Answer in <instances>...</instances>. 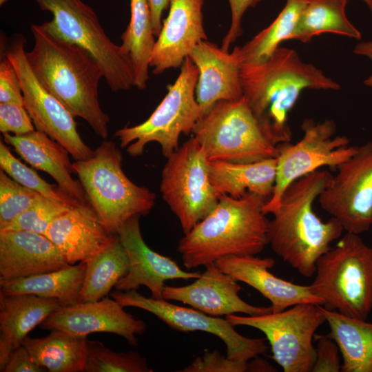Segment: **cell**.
I'll return each instance as SVG.
<instances>
[{"label": "cell", "instance_id": "1", "mask_svg": "<svg viewBox=\"0 0 372 372\" xmlns=\"http://www.w3.org/2000/svg\"><path fill=\"white\" fill-rule=\"evenodd\" d=\"M30 30L34 45L25 54L38 81L74 118H83L107 139L110 118L99 101L103 73L97 61L83 48L51 34L43 23Z\"/></svg>", "mask_w": 372, "mask_h": 372}, {"label": "cell", "instance_id": "2", "mask_svg": "<svg viewBox=\"0 0 372 372\" xmlns=\"http://www.w3.org/2000/svg\"><path fill=\"white\" fill-rule=\"evenodd\" d=\"M333 175L318 169L291 183L268 225V243L274 253L302 276L312 277L318 259L344 230L335 218L322 221L313 203L329 185Z\"/></svg>", "mask_w": 372, "mask_h": 372}, {"label": "cell", "instance_id": "3", "mask_svg": "<svg viewBox=\"0 0 372 372\" xmlns=\"http://www.w3.org/2000/svg\"><path fill=\"white\" fill-rule=\"evenodd\" d=\"M243 96L264 127L280 144L289 143V114L305 89L333 90L340 84L293 49L278 48L265 62L240 65Z\"/></svg>", "mask_w": 372, "mask_h": 372}, {"label": "cell", "instance_id": "4", "mask_svg": "<svg viewBox=\"0 0 372 372\" xmlns=\"http://www.w3.org/2000/svg\"><path fill=\"white\" fill-rule=\"evenodd\" d=\"M267 201L251 192L239 198L220 195L214 209L179 240L183 265L191 269L227 256L260 253L269 244Z\"/></svg>", "mask_w": 372, "mask_h": 372}, {"label": "cell", "instance_id": "5", "mask_svg": "<svg viewBox=\"0 0 372 372\" xmlns=\"http://www.w3.org/2000/svg\"><path fill=\"white\" fill-rule=\"evenodd\" d=\"M122 158L116 144L103 139L92 157L72 163L87 202L112 234L131 218L147 214L156 200L154 192L127 178Z\"/></svg>", "mask_w": 372, "mask_h": 372}, {"label": "cell", "instance_id": "6", "mask_svg": "<svg viewBox=\"0 0 372 372\" xmlns=\"http://www.w3.org/2000/svg\"><path fill=\"white\" fill-rule=\"evenodd\" d=\"M309 287L323 307L366 320L372 309V247L347 232L318 260Z\"/></svg>", "mask_w": 372, "mask_h": 372}, {"label": "cell", "instance_id": "7", "mask_svg": "<svg viewBox=\"0 0 372 372\" xmlns=\"http://www.w3.org/2000/svg\"><path fill=\"white\" fill-rule=\"evenodd\" d=\"M192 133L209 161L248 163L277 158L282 145L264 127L244 96L217 102Z\"/></svg>", "mask_w": 372, "mask_h": 372}, {"label": "cell", "instance_id": "8", "mask_svg": "<svg viewBox=\"0 0 372 372\" xmlns=\"http://www.w3.org/2000/svg\"><path fill=\"white\" fill-rule=\"evenodd\" d=\"M8 0H0L2 5ZM52 19L43 23L53 35L88 52L101 67L113 92L134 86L131 61L121 45L110 39L94 10L82 0H34Z\"/></svg>", "mask_w": 372, "mask_h": 372}, {"label": "cell", "instance_id": "9", "mask_svg": "<svg viewBox=\"0 0 372 372\" xmlns=\"http://www.w3.org/2000/svg\"><path fill=\"white\" fill-rule=\"evenodd\" d=\"M199 70L189 56L185 58L174 84L150 116L143 123L125 126L114 136L120 146L132 156L143 153L149 143H158L167 158L178 147L181 134L192 133L202 112L196 98Z\"/></svg>", "mask_w": 372, "mask_h": 372}, {"label": "cell", "instance_id": "10", "mask_svg": "<svg viewBox=\"0 0 372 372\" xmlns=\"http://www.w3.org/2000/svg\"><path fill=\"white\" fill-rule=\"evenodd\" d=\"M167 158L160 190L185 234L214 209L220 196L211 182L205 149L194 136Z\"/></svg>", "mask_w": 372, "mask_h": 372}, {"label": "cell", "instance_id": "11", "mask_svg": "<svg viewBox=\"0 0 372 372\" xmlns=\"http://www.w3.org/2000/svg\"><path fill=\"white\" fill-rule=\"evenodd\" d=\"M225 319L235 326H248L262 331L268 340L273 359L285 372L312 371L316 330L326 322L322 305L300 303L278 312L256 316L231 314Z\"/></svg>", "mask_w": 372, "mask_h": 372}, {"label": "cell", "instance_id": "12", "mask_svg": "<svg viewBox=\"0 0 372 372\" xmlns=\"http://www.w3.org/2000/svg\"><path fill=\"white\" fill-rule=\"evenodd\" d=\"M302 129L303 136L298 142L280 146L273 191L263 208L266 214L276 211L283 192L291 183L324 166L338 168L358 149V146L349 145L347 136L335 135L337 126L331 119L316 122L307 118Z\"/></svg>", "mask_w": 372, "mask_h": 372}, {"label": "cell", "instance_id": "13", "mask_svg": "<svg viewBox=\"0 0 372 372\" xmlns=\"http://www.w3.org/2000/svg\"><path fill=\"white\" fill-rule=\"evenodd\" d=\"M25 39L21 34L10 39L1 36L0 54L14 65L21 83L24 107L37 130L46 134L63 146L76 161L94 154L82 140L74 117L38 81L26 56Z\"/></svg>", "mask_w": 372, "mask_h": 372}, {"label": "cell", "instance_id": "14", "mask_svg": "<svg viewBox=\"0 0 372 372\" xmlns=\"http://www.w3.org/2000/svg\"><path fill=\"white\" fill-rule=\"evenodd\" d=\"M337 169L320 205L347 232H366L372 226V141L358 146Z\"/></svg>", "mask_w": 372, "mask_h": 372}, {"label": "cell", "instance_id": "15", "mask_svg": "<svg viewBox=\"0 0 372 372\" xmlns=\"http://www.w3.org/2000/svg\"><path fill=\"white\" fill-rule=\"evenodd\" d=\"M111 297L123 307L139 308L156 316L169 327L179 331H205L219 338L227 348V358L249 361L265 354L267 345L262 338H250L240 335L225 318L208 316L194 308H187L165 299L145 297L136 290H115Z\"/></svg>", "mask_w": 372, "mask_h": 372}, {"label": "cell", "instance_id": "16", "mask_svg": "<svg viewBox=\"0 0 372 372\" xmlns=\"http://www.w3.org/2000/svg\"><path fill=\"white\" fill-rule=\"evenodd\" d=\"M40 327L79 336L96 332L111 333L123 337L130 345L136 346V335L145 331L146 324L125 311L116 300L105 296L95 302L61 306L40 324Z\"/></svg>", "mask_w": 372, "mask_h": 372}, {"label": "cell", "instance_id": "17", "mask_svg": "<svg viewBox=\"0 0 372 372\" xmlns=\"http://www.w3.org/2000/svg\"><path fill=\"white\" fill-rule=\"evenodd\" d=\"M140 216L131 218L118 230L117 235L127 254L130 266L127 274L117 282L115 289L127 291L136 290L143 285L149 289L152 298L163 299L166 281L195 279L200 273L184 271L171 258L150 249L141 234Z\"/></svg>", "mask_w": 372, "mask_h": 372}, {"label": "cell", "instance_id": "18", "mask_svg": "<svg viewBox=\"0 0 372 372\" xmlns=\"http://www.w3.org/2000/svg\"><path fill=\"white\" fill-rule=\"evenodd\" d=\"M187 285H165L163 298L189 305L208 316L219 317L236 313L256 316L271 312V307H256L239 296L242 288L231 276L221 271L214 262Z\"/></svg>", "mask_w": 372, "mask_h": 372}, {"label": "cell", "instance_id": "19", "mask_svg": "<svg viewBox=\"0 0 372 372\" xmlns=\"http://www.w3.org/2000/svg\"><path fill=\"white\" fill-rule=\"evenodd\" d=\"M203 0H170L150 60L154 74L181 66L201 41L207 40L203 21Z\"/></svg>", "mask_w": 372, "mask_h": 372}, {"label": "cell", "instance_id": "20", "mask_svg": "<svg viewBox=\"0 0 372 372\" xmlns=\"http://www.w3.org/2000/svg\"><path fill=\"white\" fill-rule=\"evenodd\" d=\"M214 263L221 271L254 288L269 300L272 312L300 303L323 304V301L312 293L309 285L295 284L272 273L269 270L275 264L272 258L230 255Z\"/></svg>", "mask_w": 372, "mask_h": 372}, {"label": "cell", "instance_id": "21", "mask_svg": "<svg viewBox=\"0 0 372 372\" xmlns=\"http://www.w3.org/2000/svg\"><path fill=\"white\" fill-rule=\"evenodd\" d=\"M189 56L199 70L196 98L201 116L218 101L243 96L240 62L235 48L229 52L204 40L194 47Z\"/></svg>", "mask_w": 372, "mask_h": 372}, {"label": "cell", "instance_id": "22", "mask_svg": "<svg viewBox=\"0 0 372 372\" xmlns=\"http://www.w3.org/2000/svg\"><path fill=\"white\" fill-rule=\"evenodd\" d=\"M114 235L88 202L59 216L45 234L69 265L86 262L108 245Z\"/></svg>", "mask_w": 372, "mask_h": 372}, {"label": "cell", "instance_id": "23", "mask_svg": "<svg viewBox=\"0 0 372 372\" xmlns=\"http://www.w3.org/2000/svg\"><path fill=\"white\" fill-rule=\"evenodd\" d=\"M68 265L45 236L24 230H0V280L28 277Z\"/></svg>", "mask_w": 372, "mask_h": 372}, {"label": "cell", "instance_id": "24", "mask_svg": "<svg viewBox=\"0 0 372 372\" xmlns=\"http://www.w3.org/2000/svg\"><path fill=\"white\" fill-rule=\"evenodd\" d=\"M3 138L26 163L53 178L64 192L81 203L87 202L81 183L72 177L70 153L60 143L37 130L21 136L4 133Z\"/></svg>", "mask_w": 372, "mask_h": 372}, {"label": "cell", "instance_id": "25", "mask_svg": "<svg viewBox=\"0 0 372 372\" xmlns=\"http://www.w3.org/2000/svg\"><path fill=\"white\" fill-rule=\"evenodd\" d=\"M62 306L55 298L0 292V371L28 333Z\"/></svg>", "mask_w": 372, "mask_h": 372}, {"label": "cell", "instance_id": "26", "mask_svg": "<svg viewBox=\"0 0 372 372\" xmlns=\"http://www.w3.org/2000/svg\"><path fill=\"white\" fill-rule=\"evenodd\" d=\"M277 158L240 163L215 160L209 161L210 178L216 193L239 198L248 192L269 200L276 177Z\"/></svg>", "mask_w": 372, "mask_h": 372}, {"label": "cell", "instance_id": "27", "mask_svg": "<svg viewBox=\"0 0 372 372\" xmlns=\"http://www.w3.org/2000/svg\"><path fill=\"white\" fill-rule=\"evenodd\" d=\"M322 309L329 324L327 336L340 349L342 372H372V322Z\"/></svg>", "mask_w": 372, "mask_h": 372}, {"label": "cell", "instance_id": "28", "mask_svg": "<svg viewBox=\"0 0 372 372\" xmlns=\"http://www.w3.org/2000/svg\"><path fill=\"white\" fill-rule=\"evenodd\" d=\"M85 269V262H79L47 273L0 280V292L5 295L32 294L58 299L62 306L72 304L78 302Z\"/></svg>", "mask_w": 372, "mask_h": 372}, {"label": "cell", "instance_id": "29", "mask_svg": "<svg viewBox=\"0 0 372 372\" xmlns=\"http://www.w3.org/2000/svg\"><path fill=\"white\" fill-rule=\"evenodd\" d=\"M87 336L52 330L39 338L26 336L21 345L32 361L50 372H83L87 355Z\"/></svg>", "mask_w": 372, "mask_h": 372}, {"label": "cell", "instance_id": "30", "mask_svg": "<svg viewBox=\"0 0 372 372\" xmlns=\"http://www.w3.org/2000/svg\"><path fill=\"white\" fill-rule=\"evenodd\" d=\"M85 262L86 269L78 299L79 302H95L107 296L127 274L130 266L127 254L117 234Z\"/></svg>", "mask_w": 372, "mask_h": 372}, {"label": "cell", "instance_id": "31", "mask_svg": "<svg viewBox=\"0 0 372 372\" xmlns=\"http://www.w3.org/2000/svg\"><path fill=\"white\" fill-rule=\"evenodd\" d=\"M131 17L121 35V46L128 55L134 74V87L143 90L155 45L154 33L147 0H130Z\"/></svg>", "mask_w": 372, "mask_h": 372}, {"label": "cell", "instance_id": "32", "mask_svg": "<svg viewBox=\"0 0 372 372\" xmlns=\"http://www.w3.org/2000/svg\"><path fill=\"white\" fill-rule=\"evenodd\" d=\"M348 0H307L291 39L307 43L322 33L331 32L361 39L360 32L346 14Z\"/></svg>", "mask_w": 372, "mask_h": 372}, {"label": "cell", "instance_id": "33", "mask_svg": "<svg viewBox=\"0 0 372 372\" xmlns=\"http://www.w3.org/2000/svg\"><path fill=\"white\" fill-rule=\"evenodd\" d=\"M307 0H287L275 20L242 47H235L240 65L256 64L269 59L279 45L291 40Z\"/></svg>", "mask_w": 372, "mask_h": 372}, {"label": "cell", "instance_id": "34", "mask_svg": "<svg viewBox=\"0 0 372 372\" xmlns=\"http://www.w3.org/2000/svg\"><path fill=\"white\" fill-rule=\"evenodd\" d=\"M147 359L137 351L116 352L99 340H87L83 372H149Z\"/></svg>", "mask_w": 372, "mask_h": 372}, {"label": "cell", "instance_id": "35", "mask_svg": "<svg viewBox=\"0 0 372 372\" xmlns=\"http://www.w3.org/2000/svg\"><path fill=\"white\" fill-rule=\"evenodd\" d=\"M0 167L18 183L42 196L63 202L71 206L81 203L64 192L58 185L48 183L35 170L21 163L13 156L2 140L0 141Z\"/></svg>", "mask_w": 372, "mask_h": 372}, {"label": "cell", "instance_id": "36", "mask_svg": "<svg viewBox=\"0 0 372 372\" xmlns=\"http://www.w3.org/2000/svg\"><path fill=\"white\" fill-rule=\"evenodd\" d=\"M72 207L41 195L31 207L0 230H24L45 236L52 223Z\"/></svg>", "mask_w": 372, "mask_h": 372}, {"label": "cell", "instance_id": "37", "mask_svg": "<svg viewBox=\"0 0 372 372\" xmlns=\"http://www.w3.org/2000/svg\"><path fill=\"white\" fill-rule=\"evenodd\" d=\"M41 196L0 169V229L14 221Z\"/></svg>", "mask_w": 372, "mask_h": 372}, {"label": "cell", "instance_id": "38", "mask_svg": "<svg viewBox=\"0 0 372 372\" xmlns=\"http://www.w3.org/2000/svg\"><path fill=\"white\" fill-rule=\"evenodd\" d=\"M183 372H245L249 371V361L225 357L216 351H206L183 369Z\"/></svg>", "mask_w": 372, "mask_h": 372}, {"label": "cell", "instance_id": "39", "mask_svg": "<svg viewBox=\"0 0 372 372\" xmlns=\"http://www.w3.org/2000/svg\"><path fill=\"white\" fill-rule=\"evenodd\" d=\"M35 127L24 106L0 103V131L21 136L34 132Z\"/></svg>", "mask_w": 372, "mask_h": 372}, {"label": "cell", "instance_id": "40", "mask_svg": "<svg viewBox=\"0 0 372 372\" xmlns=\"http://www.w3.org/2000/svg\"><path fill=\"white\" fill-rule=\"evenodd\" d=\"M316 359L312 372H338L342 363L337 343L327 335H314Z\"/></svg>", "mask_w": 372, "mask_h": 372}, {"label": "cell", "instance_id": "41", "mask_svg": "<svg viewBox=\"0 0 372 372\" xmlns=\"http://www.w3.org/2000/svg\"><path fill=\"white\" fill-rule=\"evenodd\" d=\"M0 103L24 106V100L17 72L12 63L0 54Z\"/></svg>", "mask_w": 372, "mask_h": 372}, {"label": "cell", "instance_id": "42", "mask_svg": "<svg viewBox=\"0 0 372 372\" xmlns=\"http://www.w3.org/2000/svg\"><path fill=\"white\" fill-rule=\"evenodd\" d=\"M260 0H228L231 14L229 29L223 39L221 48L229 51L230 45L242 34V19L245 11Z\"/></svg>", "mask_w": 372, "mask_h": 372}, {"label": "cell", "instance_id": "43", "mask_svg": "<svg viewBox=\"0 0 372 372\" xmlns=\"http://www.w3.org/2000/svg\"><path fill=\"white\" fill-rule=\"evenodd\" d=\"M43 367L34 363L27 350L21 345L10 354L2 372H43Z\"/></svg>", "mask_w": 372, "mask_h": 372}, {"label": "cell", "instance_id": "44", "mask_svg": "<svg viewBox=\"0 0 372 372\" xmlns=\"http://www.w3.org/2000/svg\"><path fill=\"white\" fill-rule=\"evenodd\" d=\"M147 2L150 10L154 33L158 36L162 28V14L169 6L170 0H147Z\"/></svg>", "mask_w": 372, "mask_h": 372}, {"label": "cell", "instance_id": "45", "mask_svg": "<svg viewBox=\"0 0 372 372\" xmlns=\"http://www.w3.org/2000/svg\"><path fill=\"white\" fill-rule=\"evenodd\" d=\"M353 53L364 56L372 62V41H362L358 43L354 48ZM364 84L372 87V74L364 81Z\"/></svg>", "mask_w": 372, "mask_h": 372}, {"label": "cell", "instance_id": "46", "mask_svg": "<svg viewBox=\"0 0 372 372\" xmlns=\"http://www.w3.org/2000/svg\"><path fill=\"white\" fill-rule=\"evenodd\" d=\"M249 371H276V370L267 361L256 357L253 361L249 362Z\"/></svg>", "mask_w": 372, "mask_h": 372}, {"label": "cell", "instance_id": "47", "mask_svg": "<svg viewBox=\"0 0 372 372\" xmlns=\"http://www.w3.org/2000/svg\"><path fill=\"white\" fill-rule=\"evenodd\" d=\"M364 3H366L369 9L372 13V0H362Z\"/></svg>", "mask_w": 372, "mask_h": 372}]
</instances>
